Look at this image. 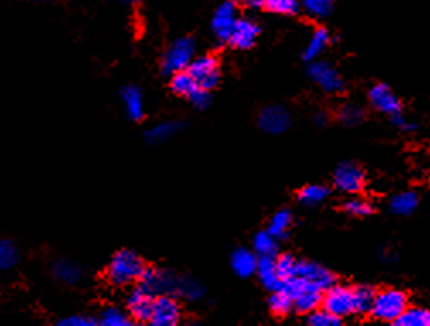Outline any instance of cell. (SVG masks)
Here are the masks:
<instances>
[{"mask_svg": "<svg viewBox=\"0 0 430 326\" xmlns=\"http://www.w3.org/2000/svg\"><path fill=\"white\" fill-rule=\"evenodd\" d=\"M308 74L309 77L312 79V82H314L319 89H323L324 93L337 94L345 87V82H343L340 72L335 69L330 62H326V60H314V62L309 65Z\"/></svg>", "mask_w": 430, "mask_h": 326, "instance_id": "8992f818", "label": "cell"}, {"mask_svg": "<svg viewBox=\"0 0 430 326\" xmlns=\"http://www.w3.org/2000/svg\"><path fill=\"white\" fill-rule=\"evenodd\" d=\"M326 115H324V113H318V115L314 116V123L318 125V127H324V125H326Z\"/></svg>", "mask_w": 430, "mask_h": 326, "instance_id": "7bdbcfd3", "label": "cell"}, {"mask_svg": "<svg viewBox=\"0 0 430 326\" xmlns=\"http://www.w3.org/2000/svg\"><path fill=\"white\" fill-rule=\"evenodd\" d=\"M178 282L180 277L173 274V272L161 270V268H150V270H145V274L142 275L138 284L145 287L147 290L152 292L154 295H176V292H178Z\"/></svg>", "mask_w": 430, "mask_h": 326, "instance_id": "30bf717a", "label": "cell"}, {"mask_svg": "<svg viewBox=\"0 0 430 326\" xmlns=\"http://www.w3.org/2000/svg\"><path fill=\"white\" fill-rule=\"evenodd\" d=\"M181 321V306L171 294L157 295L154 302L152 316L149 323L152 326H175Z\"/></svg>", "mask_w": 430, "mask_h": 326, "instance_id": "7c38bea8", "label": "cell"}, {"mask_svg": "<svg viewBox=\"0 0 430 326\" xmlns=\"http://www.w3.org/2000/svg\"><path fill=\"white\" fill-rule=\"evenodd\" d=\"M248 7H265L266 0H241Z\"/></svg>", "mask_w": 430, "mask_h": 326, "instance_id": "b9f144b4", "label": "cell"}, {"mask_svg": "<svg viewBox=\"0 0 430 326\" xmlns=\"http://www.w3.org/2000/svg\"><path fill=\"white\" fill-rule=\"evenodd\" d=\"M237 19H239L237 17V6H236V2H232V0L222 2L221 6L215 9L212 21H210V26H212V31H214V35L217 36V40H221V41L229 40V36H231Z\"/></svg>", "mask_w": 430, "mask_h": 326, "instance_id": "4fadbf2b", "label": "cell"}, {"mask_svg": "<svg viewBox=\"0 0 430 326\" xmlns=\"http://www.w3.org/2000/svg\"><path fill=\"white\" fill-rule=\"evenodd\" d=\"M19 261V248L10 240H0V272L14 268Z\"/></svg>", "mask_w": 430, "mask_h": 326, "instance_id": "f546056e", "label": "cell"}, {"mask_svg": "<svg viewBox=\"0 0 430 326\" xmlns=\"http://www.w3.org/2000/svg\"><path fill=\"white\" fill-rule=\"evenodd\" d=\"M188 72H190L191 77L197 81V84L202 87V89L210 91L218 84V79H221V63H218L217 56L214 55L197 56V59L191 62V65L188 67Z\"/></svg>", "mask_w": 430, "mask_h": 326, "instance_id": "52a82bcc", "label": "cell"}, {"mask_svg": "<svg viewBox=\"0 0 430 326\" xmlns=\"http://www.w3.org/2000/svg\"><path fill=\"white\" fill-rule=\"evenodd\" d=\"M231 267L234 274L248 279V277L256 274L258 268V255L255 251H250L246 248H239L231 255Z\"/></svg>", "mask_w": 430, "mask_h": 326, "instance_id": "ac0fdd59", "label": "cell"}, {"mask_svg": "<svg viewBox=\"0 0 430 326\" xmlns=\"http://www.w3.org/2000/svg\"><path fill=\"white\" fill-rule=\"evenodd\" d=\"M301 9L311 17L323 19L333 13L335 0H299Z\"/></svg>", "mask_w": 430, "mask_h": 326, "instance_id": "83f0119b", "label": "cell"}, {"mask_svg": "<svg viewBox=\"0 0 430 326\" xmlns=\"http://www.w3.org/2000/svg\"><path fill=\"white\" fill-rule=\"evenodd\" d=\"M321 306L331 314L338 318H347L350 314H356V295H353V287L349 286H331L330 289L324 290Z\"/></svg>", "mask_w": 430, "mask_h": 326, "instance_id": "5b68a950", "label": "cell"}, {"mask_svg": "<svg viewBox=\"0 0 430 326\" xmlns=\"http://www.w3.org/2000/svg\"><path fill=\"white\" fill-rule=\"evenodd\" d=\"M157 295L147 290L145 287L138 284L134 290L128 294L127 299V309L132 320L138 321V323H149L150 316L154 311V302H156Z\"/></svg>", "mask_w": 430, "mask_h": 326, "instance_id": "9c48e42d", "label": "cell"}, {"mask_svg": "<svg viewBox=\"0 0 430 326\" xmlns=\"http://www.w3.org/2000/svg\"><path fill=\"white\" fill-rule=\"evenodd\" d=\"M338 118H340L342 123L347 125V127H356V125L364 120V113H362V109L358 108L357 104H345L340 109Z\"/></svg>", "mask_w": 430, "mask_h": 326, "instance_id": "f35d334b", "label": "cell"}, {"mask_svg": "<svg viewBox=\"0 0 430 326\" xmlns=\"http://www.w3.org/2000/svg\"><path fill=\"white\" fill-rule=\"evenodd\" d=\"M176 294L188 299V301H198L205 294V289H203V286L198 280L191 279V277H180L178 292Z\"/></svg>", "mask_w": 430, "mask_h": 326, "instance_id": "1f68e13d", "label": "cell"}, {"mask_svg": "<svg viewBox=\"0 0 430 326\" xmlns=\"http://www.w3.org/2000/svg\"><path fill=\"white\" fill-rule=\"evenodd\" d=\"M391 121H393V125L396 128H399V130H403V132H412L417 128V125L412 123V121L406 118L403 113H398V115L391 116Z\"/></svg>", "mask_w": 430, "mask_h": 326, "instance_id": "60d3db41", "label": "cell"}, {"mask_svg": "<svg viewBox=\"0 0 430 326\" xmlns=\"http://www.w3.org/2000/svg\"><path fill=\"white\" fill-rule=\"evenodd\" d=\"M342 323V318L335 316L324 308L314 309L308 314V325L311 326H338Z\"/></svg>", "mask_w": 430, "mask_h": 326, "instance_id": "d590c367", "label": "cell"}, {"mask_svg": "<svg viewBox=\"0 0 430 326\" xmlns=\"http://www.w3.org/2000/svg\"><path fill=\"white\" fill-rule=\"evenodd\" d=\"M97 323L101 326H130L132 316L120 308H106L99 314Z\"/></svg>", "mask_w": 430, "mask_h": 326, "instance_id": "836d02e7", "label": "cell"}, {"mask_svg": "<svg viewBox=\"0 0 430 326\" xmlns=\"http://www.w3.org/2000/svg\"><path fill=\"white\" fill-rule=\"evenodd\" d=\"M369 101L379 113L388 115L391 118L393 115L401 113V103L398 96L386 84H376L369 91Z\"/></svg>", "mask_w": 430, "mask_h": 326, "instance_id": "5bb4252c", "label": "cell"}, {"mask_svg": "<svg viewBox=\"0 0 430 326\" xmlns=\"http://www.w3.org/2000/svg\"><path fill=\"white\" fill-rule=\"evenodd\" d=\"M282 289H285L292 295L294 309H296L297 313L309 314L311 311L318 309L323 302L324 292L319 289L316 284L309 282V280L303 279V277L294 275L292 279L285 280Z\"/></svg>", "mask_w": 430, "mask_h": 326, "instance_id": "3957f363", "label": "cell"}, {"mask_svg": "<svg viewBox=\"0 0 430 326\" xmlns=\"http://www.w3.org/2000/svg\"><path fill=\"white\" fill-rule=\"evenodd\" d=\"M181 128L178 121H162V123L154 125L152 128H149L145 134L147 140L150 143H164L166 140H169L173 135L176 134Z\"/></svg>", "mask_w": 430, "mask_h": 326, "instance_id": "cb8c5ba5", "label": "cell"}, {"mask_svg": "<svg viewBox=\"0 0 430 326\" xmlns=\"http://www.w3.org/2000/svg\"><path fill=\"white\" fill-rule=\"evenodd\" d=\"M429 326H430V311H429Z\"/></svg>", "mask_w": 430, "mask_h": 326, "instance_id": "bcb514c9", "label": "cell"}, {"mask_svg": "<svg viewBox=\"0 0 430 326\" xmlns=\"http://www.w3.org/2000/svg\"><path fill=\"white\" fill-rule=\"evenodd\" d=\"M333 185L342 193H358L364 189L365 173L357 162H342L333 173Z\"/></svg>", "mask_w": 430, "mask_h": 326, "instance_id": "ba28073f", "label": "cell"}, {"mask_svg": "<svg viewBox=\"0 0 430 326\" xmlns=\"http://www.w3.org/2000/svg\"><path fill=\"white\" fill-rule=\"evenodd\" d=\"M197 45L191 38H180L168 48L162 56V70L164 74L175 75L178 72L188 70L191 62L195 60Z\"/></svg>", "mask_w": 430, "mask_h": 326, "instance_id": "277c9868", "label": "cell"}, {"mask_svg": "<svg viewBox=\"0 0 430 326\" xmlns=\"http://www.w3.org/2000/svg\"><path fill=\"white\" fill-rule=\"evenodd\" d=\"M265 9L280 16H296L301 10L299 0H266Z\"/></svg>", "mask_w": 430, "mask_h": 326, "instance_id": "e575fe53", "label": "cell"}, {"mask_svg": "<svg viewBox=\"0 0 430 326\" xmlns=\"http://www.w3.org/2000/svg\"><path fill=\"white\" fill-rule=\"evenodd\" d=\"M330 40H331L330 33H328L326 29L324 28L316 29V31L312 33V36L309 38L308 45H305L304 59L308 60V62H314V60L326 50V47L330 45Z\"/></svg>", "mask_w": 430, "mask_h": 326, "instance_id": "7402d4cb", "label": "cell"}, {"mask_svg": "<svg viewBox=\"0 0 430 326\" xmlns=\"http://www.w3.org/2000/svg\"><path fill=\"white\" fill-rule=\"evenodd\" d=\"M260 35V26L255 21L246 17L237 19L236 26H234L231 36H229L228 43L236 50H248L255 45L256 38Z\"/></svg>", "mask_w": 430, "mask_h": 326, "instance_id": "9a60e30c", "label": "cell"}, {"mask_svg": "<svg viewBox=\"0 0 430 326\" xmlns=\"http://www.w3.org/2000/svg\"><path fill=\"white\" fill-rule=\"evenodd\" d=\"M296 275L303 277V279L309 280V282L316 284V286H318L323 292L337 284L335 275L331 274L330 270H326V268L321 267V265L314 263V261H305V260L297 261Z\"/></svg>", "mask_w": 430, "mask_h": 326, "instance_id": "2e32d148", "label": "cell"}, {"mask_svg": "<svg viewBox=\"0 0 430 326\" xmlns=\"http://www.w3.org/2000/svg\"><path fill=\"white\" fill-rule=\"evenodd\" d=\"M328 195H330V189H328V187H324V185H308V187L301 189L297 199H299V202L305 207H314L324 202V200L328 199Z\"/></svg>", "mask_w": 430, "mask_h": 326, "instance_id": "d4e9b609", "label": "cell"}, {"mask_svg": "<svg viewBox=\"0 0 430 326\" xmlns=\"http://www.w3.org/2000/svg\"><path fill=\"white\" fill-rule=\"evenodd\" d=\"M343 208H345V212H349L350 215H353V217H367V215H371L372 212H374V207L371 205V202H367V200L364 199L347 200V202L343 203Z\"/></svg>", "mask_w": 430, "mask_h": 326, "instance_id": "8d00e7d4", "label": "cell"}, {"mask_svg": "<svg viewBox=\"0 0 430 326\" xmlns=\"http://www.w3.org/2000/svg\"><path fill=\"white\" fill-rule=\"evenodd\" d=\"M258 125L263 132L270 135L284 134L292 125V116L284 106L271 104L262 109L258 116Z\"/></svg>", "mask_w": 430, "mask_h": 326, "instance_id": "8fae6325", "label": "cell"}, {"mask_svg": "<svg viewBox=\"0 0 430 326\" xmlns=\"http://www.w3.org/2000/svg\"><path fill=\"white\" fill-rule=\"evenodd\" d=\"M54 277L58 282L65 284V286H75L79 280L82 279V268L79 267L75 261L67 260V258H60L54 263Z\"/></svg>", "mask_w": 430, "mask_h": 326, "instance_id": "ffe728a7", "label": "cell"}, {"mask_svg": "<svg viewBox=\"0 0 430 326\" xmlns=\"http://www.w3.org/2000/svg\"><path fill=\"white\" fill-rule=\"evenodd\" d=\"M253 249L258 256H275L278 251L277 238L269 231H262L253 240Z\"/></svg>", "mask_w": 430, "mask_h": 326, "instance_id": "484cf974", "label": "cell"}, {"mask_svg": "<svg viewBox=\"0 0 430 326\" xmlns=\"http://www.w3.org/2000/svg\"><path fill=\"white\" fill-rule=\"evenodd\" d=\"M417 207H418V196L417 193L413 192L398 193V195H395L390 202V210L393 212L395 215H401V217L413 214V212L417 210Z\"/></svg>", "mask_w": 430, "mask_h": 326, "instance_id": "603a6c76", "label": "cell"}, {"mask_svg": "<svg viewBox=\"0 0 430 326\" xmlns=\"http://www.w3.org/2000/svg\"><path fill=\"white\" fill-rule=\"evenodd\" d=\"M353 295H356V314H369L374 301L376 289L371 286H357L353 287Z\"/></svg>", "mask_w": 430, "mask_h": 326, "instance_id": "4dcf8cb0", "label": "cell"}, {"mask_svg": "<svg viewBox=\"0 0 430 326\" xmlns=\"http://www.w3.org/2000/svg\"><path fill=\"white\" fill-rule=\"evenodd\" d=\"M171 89H173V93L178 94V96L191 100V98H193L195 94L202 89V87H200L197 84V81L191 77L190 72L183 70V72H178V74H175L171 77Z\"/></svg>", "mask_w": 430, "mask_h": 326, "instance_id": "44dd1931", "label": "cell"}, {"mask_svg": "<svg viewBox=\"0 0 430 326\" xmlns=\"http://www.w3.org/2000/svg\"><path fill=\"white\" fill-rule=\"evenodd\" d=\"M398 326H429V311L422 308H406L395 321Z\"/></svg>", "mask_w": 430, "mask_h": 326, "instance_id": "d6a6232c", "label": "cell"}, {"mask_svg": "<svg viewBox=\"0 0 430 326\" xmlns=\"http://www.w3.org/2000/svg\"><path fill=\"white\" fill-rule=\"evenodd\" d=\"M145 265L137 253L130 249H122L111 258L106 270V279L109 284L116 287H125L130 284L141 282L142 275L145 274Z\"/></svg>", "mask_w": 430, "mask_h": 326, "instance_id": "6da1fadb", "label": "cell"}, {"mask_svg": "<svg viewBox=\"0 0 430 326\" xmlns=\"http://www.w3.org/2000/svg\"><path fill=\"white\" fill-rule=\"evenodd\" d=\"M406 308H408V295L399 289L386 287L383 290H376L369 314L374 320L384 321V323H395Z\"/></svg>", "mask_w": 430, "mask_h": 326, "instance_id": "7a4b0ae2", "label": "cell"}, {"mask_svg": "<svg viewBox=\"0 0 430 326\" xmlns=\"http://www.w3.org/2000/svg\"><path fill=\"white\" fill-rule=\"evenodd\" d=\"M122 103L125 106L127 116L130 120L138 121L143 118L145 113V104H143L142 91L135 86H128L122 91Z\"/></svg>", "mask_w": 430, "mask_h": 326, "instance_id": "d6986e66", "label": "cell"}, {"mask_svg": "<svg viewBox=\"0 0 430 326\" xmlns=\"http://www.w3.org/2000/svg\"><path fill=\"white\" fill-rule=\"evenodd\" d=\"M38 2H60V0H38Z\"/></svg>", "mask_w": 430, "mask_h": 326, "instance_id": "f6af8a7d", "label": "cell"}, {"mask_svg": "<svg viewBox=\"0 0 430 326\" xmlns=\"http://www.w3.org/2000/svg\"><path fill=\"white\" fill-rule=\"evenodd\" d=\"M275 265H277V272L284 282L296 275L297 261H296V258H294L292 255H289V253H284V255L275 258Z\"/></svg>", "mask_w": 430, "mask_h": 326, "instance_id": "74e56055", "label": "cell"}, {"mask_svg": "<svg viewBox=\"0 0 430 326\" xmlns=\"http://www.w3.org/2000/svg\"><path fill=\"white\" fill-rule=\"evenodd\" d=\"M123 3H128V6H137L138 2H141V0H122Z\"/></svg>", "mask_w": 430, "mask_h": 326, "instance_id": "ee69618b", "label": "cell"}, {"mask_svg": "<svg viewBox=\"0 0 430 326\" xmlns=\"http://www.w3.org/2000/svg\"><path fill=\"white\" fill-rule=\"evenodd\" d=\"M260 282L270 292L280 290L284 287V280L280 279L275 265V256H258V268H256Z\"/></svg>", "mask_w": 430, "mask_h": 326, "instance_id": "e0dca14e", "label": "cell"}, {"mask_svg": "<svg viewBox=\"0 0 430 326\" xmlns=\"http://www.w3.org/2000/svg\"><path fill=\"white\" fill-rule=\"evenodd\" d=\"M97 320H93L89 316H82V314H74V316H67L58 321L60 326H94Z\"/></svg>", "mask_w": 430, "mask_h": 326, "instance_id": "ab89813d", "label": "cell"}, {"mask_svg": "<svg viewBox=\"0 0 430 326\" xmlns=\"http://www.w3.org/2000/svg\"><path fill=\"white\" fill-rule=\"evenodd\" d=\"M270 309L277 316H287L294 309V299L285 289L271 292L270 297Z\"/></svg>", "mask_w": 430, "mask_h": 326, "instance_id": "f1b7e54d", "label": "cell"}, {"mask_svg": "<svg viewBox=\"0 0 430 326\" xmlns=\"http://www.w3.org/2000/svg\"><path fill=\"white\" fill-rule=\"evenodd\" d=\"M292 212L290 210H278L277 214L273 215V217L270 219L269 224V233L273 234L277 240H282V238L287 236V233H289L290 226H292Z\"/></svg>", "mask_w": 430, "mask_h": 326, "instance_id": "4316f807", "label": "cell"}]
</instances>
